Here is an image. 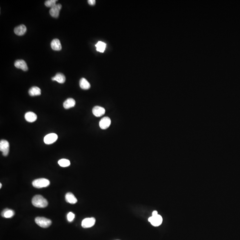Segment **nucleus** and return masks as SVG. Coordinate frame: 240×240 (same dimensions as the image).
I'll list each match as a JSON object with an SVG mask.
<instances>
[{
	"instance_id": "obj_1",
	"label": "nucleus",
	"mask_w": 240,
	"mask_h": 240,
	"mask_svg": "<svg viewBox=\"0 0 240 240\" xmlns=\"http://www.w3.org/2000/svg\"><path fill=\"white\" fill-rule=\"evenodd\" d=\"M32 203L33 206L37 208H45L47 206L48 202L47 200L41 195H36L32 198Z\"/></svg>"
},
{
	"instance_id": "obj_2",
	"label": "nucleus",
	"mask_w": 240,
	"mask_h": 240,
	"mask_svg": "<svg viewBox=\"0 0 240 240\" xmlns=\"http://www.w3.org/2000/svg\"><path fill=\"white\" fill-rule=\"evenodd\" d=\"M32 185L35 188L40 189L48 187L50 185V181L48 179L45 178H39L34 180L32 181Z\"/></svg>"
},
{
	"instance_id": "obj_3",
	"label": "nucleus",
	"mask_w": 240,
	"mask_h": 240,
	"mask_svg": "<svg viewBox=\"0 0 240 240\" xmlns=\"http://www.w3.org/2000/svg\"><path fill=\"white\" fill-rule=\"evenodd\" d=\"M35 221L39 226L44 228H48L52 224L50 220L44 217H36Z\"/></svg>"
},
{
	"instance_id": "obj_4",
	"label": "nucleus",
	"mask_w": 240,
	"mask_h": 240,
	"mask_svg": "<svg viewBox=\"0 0 240 240\" xmlns=\"http://www.w3.org/2000/svg\"><path fill=\"white\" fill-rule=\"evenodd\" d=\"M0 150L2 152L4 156H7L9 154L10 151V144L7 141L2 140L0 141Z\"/></svg>"
},
{
	"instance_id": "obj_5",
	"label": "nucleus",
	"mask_w": 240,
	"mask_h": 240,
	"mask_svg": "<svg viewBox=\"0 0 240 240\" xmlns=\"http://www.w3.org/2000/svg\"><path fill=\"white\" fill-rule=\"evenodd\" d=\"M58 138L57 135L54 133H51L46 135L44 138L45 144L50 145L56 142Z\"/></svg>"
},
{
	"instance_id": "obj_6",
	"label": "nucleus",
	"mask_w": 240,
	"mask_h": 240,
	"mask_svg": "<svg viewBox=\"0 0 240 240\" xmlns=\"http://www.w3.org/2000/svg\"><path fill=\"white\" fill-rule=\"evenodd\" d=\"M148 221L154 226H158L161 225L163 219L161 216L158 214L155 216H152L151 217L148 219Z\"/></svg>"
},
{
	"instance_id": "obj_7",
	"label": "nucleus",
	"mask_w": 240,
	"mask_h": 240,
	"mask_svg": "<svg viewBox=\"0 0 240 240\" xmlns=\"http://www.w3.org/2000/svg\"><path fill=\"white\" fill-rule=\"evenodd\" d=\"M96 220L94 217L86 218L82 221L81 226L84 228H90L95 224Z\"/></svg>"
},
{
	"instance_id": "obj_8",
	"label": "nucleus",
	"mask_w": 240,
	"mask_h": 240,
	"mask_svg": "<svg viewBox=\"0 0 240 240\" xmlns=\"http://www.w3.org/2000/svg\"><path fill=\"white\" fill-rule=\"evenodd\" d=\"M62 8L61 4H56L54 6L51 8L50 10V13L52 17L57 18L59 17L60 11Z\"/></svg>"
},
{
	"instance_id": "obj_9",
	"label": "nucleus",
	"mask_w": 240,
	"mask_h": 240,
	"mask_svg": "<svg viewBox=\"0 0 240 240\" xmlns=\"http://www.w3.org/2000/svg\"><path fill=\"white\" fill-rule=\"evenodd\" d=\"M111 121L109 117H106L102 118L99 122V126L102 130H106L110 126Z\"/></svg>"
},
{
	"instance_id": "obj_10",
	"label": "nucleus",
	"mask_w": 240,
	"mask_h": 240,
	"mask_svg": "<svg viewBox=\"0 0 240 240\" xmlns=\"http://www.w3.org/2000/svg\"><path fill=\"white\" fill-rule=\"evenodd\" d=\"M92 112L95 116L96 117H100L105 114L106 110L102 107L96 106L92 109Z\"/></svg>"
},
{
	"instance_id": "obj_11",
	"label": "nucleus",
	"mask_w": 240,
	"mask_h": 240,
	"mask_svg": "<svg viewBox=\"0 0 240 240\" xmlns=\"http://www.w3.org/2000/svg\"><path fill=\"white\" fill-rule=\"evenodd\" d=\"M15 66L17 69H20L24 71H26L28 70V68L26 63V61L23 60H17L15 62Z\"/></svg>"
},
{
	"instance_id": "obj_12",
	"label": "nucleus",
	"mask_w": 240,
	"mask_h": 240,
	"mask_svg": "<svg viewBox=\"0 0 240 240\" xmlns=\"http://www.w3.org/2000/svg\"><path fill=\"white\" fill-rule=\"evenodd\" d=\"M25 118L26 121L32 123L36 121L37 119V116L34 112H29L26 113Z\"/></svg>"
},
{
	"instance_id": "obj_13",
	"label": "nucleus",
	"mask_w": 240,
	"mask_h": 240,
	"mask_svg": "<svg viewBox=\"0 0 240 240\" xmlns=\"http://www.w3.org/2000/svg\"><path fill=\"white\" fill-rule=\"evenodd\" d=\"M27 31L26 27L24 25H20L16 27L14 30L16 34L18 36H22L25 34Z\"/></svg>"
},
{
	"instance_id": "obj_14",
	"label": "nucleus",
	"mask_w": 240,
	"mask_h": 240,
	"mask_svg": "<svg viewBox=\"0 0 240 240\" xmlns=\"http://www.w3.org/2000/svg\"><path fill=\"white\" fill-rule=\"evenodd\" d=\"M51 47L54 50L60 51L61 50V43L58 39H53L51 43Z\"/></svg>"
},
{
	"instance_id": "obj_15",
	"label": "nucleus",
	"mask_w": 240,
	"mask_h": 240,
	"mask_svg": "<svg viewBox=\"0 0 240 240\" xmlns=\"http://www.w3.org/2000/svg\"><path fill=\"white\" fill-rule=\"evenodd\" d=\"M52 80L53 81H57L58 83L63 84L66 81V78L63 74L61 73H57L54 77L52 78Z\"/></svg>"
},
{
	"instance_id": "obj_16",
	"label": "nucleus",
	"mask_w": 240,
	"mask_h": 240,
	"mask_svg": "<svg viewBox=\"0 0 240 240\" xmlns=\"http://www.w3.org/2000/svg\"><path fill=\"white\" fill-rule=\"evenodd\" d=\"M75 104V101L73 98H69L65 101L63 103V106L65 109H69L74 106Z\"/></svg>"
},
{
	"instance_id": "obj_17",
	"label": "nucleus",
	"mask_w": 240,
	"mask_h": 240,
	"mask_svg": "<svg viewBox=\"0 0 240 240\" xmlns=\"http://www.w3.org/2000/svg\"><path fill=\"white\" fill-rule=\"evenodd\" d=\"M66 200L67 202L71 204H76L77 202L76 197L71 192H68L66 194Z\"/></svg>"
},
{
	"instance_id": "obj_18",
	"label": "nucleus",
	"mask_w": 240,
	"mask_h": 240,
	"mask_svg": "<svg viewBox=\"0 0 240 240\" xmlns=\"http://www.w3.org/2000/svg\"><path fill=\"white\" fill-rule=\"evenodd\" d=\"M79 85L81 89L87 90L90 88L91 86L89 81L85 78H82L80 79Z\"/></svg>"
},
{
	"instance_id": "obj_19",
	"label": "nucleus",
	"mask_w": 240,
	"mask_h": 240,
	"mask_svg": "<svg viewBox=\"0 0 240 240\" xmlns=\"http://www.w3.org/2000/svg\"><path fill=\"white\" fill-rule=\"evenodd\" d=\"M29 93L31 96L40 95L41 94V90L38 87H32L29 90Z\"/></svg>"
},
{
	"instance_id": "obj_20",
	"label": "nucleus",
	"mask_w": 240,
	"mask_h": 240,
	"mask_svg": "<svg viewBox=\"0 0 240 240\" xmlns=\"http://www.w3.org/2000/svg\"><path fill=\"white\" fill-rule=\"evenodd\" d=\"M14 214L15 212L10 209H5L1 212V216L6 218H11Z\"/></svg>"
},
{
	"instance_id": "obj_21",
	"label": "nucleus",
	"mask_w": 240,
	"mask_h": 240,
	"mask_svg": "<svg viewBox=\"0 0 240 240\" xmlns=\"http://www.w3.org/2000/svg\"><path fill=\"white\" fill-rule=\"evenodd\" d=\"M97 50L100 52H104L106 50V44L102 41H99L95 45Z\"/></svg>"
},
{
	"instance_id": "obj_22",
	"label": "nucleus",
	"mask_w": 240,
	"mask_h": 240,
	"mask_svg": "<svg viewBox=\"0 0 240 240\" xmlns=\"http://www.w3.org/2000/svg\"><path fill=\"white\" fill-rule=\"evenodd\" d=\"M58 164L60 166L62 167H66L70 165V162L68 159H61L58 161Z\"/></svg>"
},
{
	"instance_id": "obj_23",
	"label": "nucleus",
	"mask_w": 240,
	"mask_h": 240,
	"mask_svg": "<svg viewBox=\"0 0 240 240\" xmlns=\"http://www.w3.org/2000/svg\"><path fill=\"white\" fill-rule=\"evenodd\" d=\"M57 1L56 0H48L45 2V5L46 6L51 8L56 5V3Z\"/></svg>"
},
{
	"instance_id": "obj_24",
	"label": "nucleus",
	"mask_w": 240,
	"mask_h": 240,
	"mask_svg": "<svg viewBox=\"0 0 240 240\" xmlns=\"http://www.w3.org/2000/svg\"><path fill=\"white\" fill-rule=\"evenodd\" d=\"M75 215L74 213L72 212H70L67 214V219L69 222H72L74 218Z\"/></svg>"
},
{
	"instance_id": "obj_25",
	"label": "nucleus",
	"mask_w": 240,
	"mask_h": 240,
	"mask_svg": "<svg viewBox=\"0 0 240 240\" xmlns=\"http://www.w3.org/2000/svg\"><path fill=\"white\" fill-rule=\"evenodd\" d=\"M88 2L89 5L91 6H94L95 5L96 1L95 0H89L88 1Z\"/></svg>"
},
{
	"instance_id": "obj_26",
	"label": "nucleus",
	"mask_w": 240,
	"mask_h": 240,
	"mask_svg": "<svg viewBox=\"0 0 240 240\" xmlns=\"http://www.w3.org/2000/svg\"><path fill=\"white\" fill-rule=\"evenodd\" d=\"M158 215V212L157 211H154L152 212V216H157Z\"/></svg>"
},
{
	"instance_id": "obj_27",
	"label": "nucleus",
	"mask_w": 240,
	"mask_h": 240,
	"mask_svg": "<svg viewBox=\"0 0 240 240\" xmlns=\"http://www.w3.org/2000/svg\"><path fill=\"white\" fill-rule=\"evenodd\" d=\"M1 186H2V184L1 183H0V188H1Z\"/></svg>"
}]
</instances>
